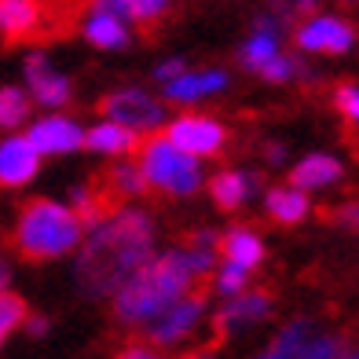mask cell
Listing matches in <instances>:
<instances>
[{
	"instance_id": "1",
	"label": "cell",
	"mask_w": 359,
	"mask_h": 359,
	"mask_svg": "<svg viewBox=\"0 0 359 359\" xmlns=\"http://www.w3.org/2000/svg\"><path fill=\"white\" fill-rule=\"evenodd\" d=\"M154 250L151 220L136 209H114L107 220L95 224L77 260V283L88 297L114 293Z\"/></svg>"
},
{
	"instance_id": "2",
	"label": "cell",
	"mask_w": 359,
	"mask_h": 359,
	"mask_svg": "<svg viewBox=\"0 0 359 359\" xmlns=\"http://www.w3.org/2000/svg\"><path fill=\"white\" fill-rule=\"evenodd\" d=\"M194 279H198V275L191 271L187 253H165L158 260L147 257L143 264L114 290L118 293L114 316L125 326H143V323H151L154 316L165 312L169 304H176L184 293H191Z\"/></svg>"
},
{
	"instance_id": "3",
	"label": "cell",
	"mask_w": 359,
	"mask_h": 359,
	"mask_svg": "<svg viewBox=\"0 0 359 359\" xmlns=\"http://www.w3.org/2000/svg\"><path fill=\"white\" fill-rule=\"evenodd\" d=\"M81 235H85V224L77 220L70 205H59L52 198H34L19 213V224L11 231V250L22 260L41 264V260L74 253L81 246Z\"/></svg>"
},
{
	"instance_id": "4",
	"label": "cell",
	"mask_w": 359,
	"mask_h": 359,
	"mask_svg": "<svg viewBox=\"0 0 359 359\" xmlns=\"http://www.w3.org/2000/svg\"><path fill=\"white\" fill-rule=\"evenodd\" d=\"M140 172L147 187H158L172 198H184V194H194L202 187L198 158L176 147L169 136H151L147 143H140Z\"/></svg>"
},
{
	"instance_id": "5",
	"label": "cell",
	"mask_w": 359,
	"mask_h": 359,
	"mask_svg": "<svg viewBox=\"0 0 359 359\" xmlns=\"http://www.w3.org/2000/svg\"><path fill=\"white\" fill-rule=\"evenodd\" d=\"M100 110H103V118L121 121L128 128H136V133H158V128L165 125V103L154 100V95H147V92H136V88L107 95L100 103Z\"/></svg>"
},
{
	"instance_id": "6",
	"label": "cell",
	"mask_w": 359,
	"mask_h": 359,
	"mask_svg": "<svg viewBox=\"0 0 359 359\" xmlns=\"http://www.w3.org/2000/svg\"><path fill=\"white\" fill-rule=\"evenodd\" d=\"M165 136H169L176 147H184L187 154L205 158V154H220V151H224L227 128H224L220 121H213V118H202V114H187V118L169 121Z\"/></svg>"
},
{
	"instance_id": "7",
	"label": "cell",
	"mask_w": 359,
	"mask_h": 359,
	"mask_svg": "<svg viewBox=\"0 0 359 359\" xmlns=\"http://www.w3.org/2000/svg\"><path fill=\"white\" fill-rule=\"evenodd\" d=\"M293 41H297V48H304V52L345 55L355 44V29L345 19H337V15H316V19H308L304 26H297Z\"/></svg>"
},
{
	"instance_id": "8",
	"label": "cell",
	"mask_w": 359,
	"mask_h": 359,
	"mask_svg": "<svg viewBox=\"0 0 359 359\" xmlns=\"http://www.w3.org/2000/svg\"><path fill=\"white\" fill-rule=\"evenodd\" d=\"M202 312H205V297H202V293H194V290L184 293L176 304H169L161 316L151 319V341H154V345H176V341H184L194 326H198Z\"/></svg>"
},
{
	"instance_id": "9",
	"label": "cell",
	"mask_w": 359,
	"mask_h": 359,
	"mask_svg": "<svg viewBox=\"0 0 359 359\" xmlns=\"http://www.w3.org/2000/svg\"><path fill=\"white\" fill-rule=\"evenodd\" d=\"M44 34V4L41 0H0V41L19 44Z\"/></svg>"
},
{
	"instance_id": "10",
	"label": "cell",
	"mask_w": 359,
	"mask_h": 359,
	"mask_svg": "<svg viewBox=\"0 0 359 359\" xmlns=\"http://www.w3.org/2000/svg\"><path fill=\"white\" fill-rule=\"evenodd\" d=\"M41 151L26 136H11L0 143V187H22L37 176Z\"/></svg>"
},
{
	"instance_id": "11",
	"label": "cell",
	"mask_w": 359,
	"mask_h": 359,
	"mask_svg": "<svg viewBox=\"0 0 359 359\" xmlns=\"http://www.w3.org/2000/svg\"><path fill=\"white\" fill-rule=\"evenodd\" d=\"M26 140L41 151V158L44 154H70L77 147H85V133H81V125H74L70 118H44L29 128Z\"/></svg>"
},
{
	"instance_id": "12",
	"label": "cell",
	"mask_w": 359,
	"mask_h": 359,
	"mask_svg": "<svg viewBox=\"0 0 359 359\" xmlns=\"http://www.w3.org/2000/svg\"><path fill=\"white\" fill-rule=\"evenodd\" d=\"M26 81H29V88H34V100L44 103V107H62L70 100V77L55 74L52 67H48L44 55L26 59Z\"/></svg>"
},
{
	"instance_id": "13",
	"label": "cell",
	"mask_w": 359,
	"mask_h": 359,
	"mask_svg": "<svg viewBox=\"0 0 359 359\" xmlns=\"http://www.w3.org/2000/svg\"><path fill=\"white\" fill-rule=\"evenodd\" d=\"M227 88V74L224 70H202V74H176L172 81H165V100L172 103H194L209 92Z\"/></svg>"
},
{
	"instance_id": "14",
	"label": "cell",
	"mask_w": 359,
	"mask_h": 359,
	"mask_svg": "<svg viewBox=\"0 0 359 359\" xmlns=\"http://www.w3.org/2000/svg\"><path fill=\"white\" fill-rule=\"evenodd\" d=\"M268 355H345L337 341L330 337H312L308 326H290V330L268 348Z\"/></svg>"
},
{
	"instance_id": "15",
	"label": "cell",
	"mask_w": 359,
	"mask_h": 359,
	"mask_svg": "<svg viewBox=\"0 0 359 359\" xmlns=\"http://www.w3.org/2000/svg\"><path fill=\"white\" fill-rule=\"evenodd\" d=\"M341 180V161L330 154H308L301 158L290 172V184L301 191H316V187H330Z\"/></svg>"
},
{
	"instance_id": "16",
	"label": "cell",
	"mask_w": 359,
	"mask_h": 359,
	"mask_svg": "<svg viewBox=\"0 0 359 359\" xmlns=\"http://www.w3.org/2000/svg\"><path fill=\"white\" fill-rule=\"evenodd\" d=\"M85 147H92V151H103V154H128L140 147V133L136 128H128L121 121H103L95 125L92 133H85Z\"/></svg>"
},
{
	"instance_id": "17",
	"label": "cell",
	"mask_w": 359,
	"mask_h": 359,
	"mask_svg": "<svg viewBox=\"0 0 359 359\" xmlns=\"http://www.w3.org/2000/svg\"><path fill=\"white\" fill-rule=\"evenodd\" d=\"M74 213H77V220L81 224H88V227H95L100 220H107L114 209H118V198H114V191L110 187H77L74 191Z\"/></svg>"
},
{
	"instance_id": "18",
	"label": "cell",
	"mask_w": 359,
	"mask_h": 359,
	"mask_svg": "<svg viewBox=\"0 0 359 359\" xmlns=\"http://www.w3.org/2000/svg\"><path fill=\"white\" fill-rule=\"evenodd\" d=\"M264 205H268V217L283 227H293L308 217V198L301 187H275V191H268Z\"/></svg>"
},
{
	"instance_id": "19",
	"label": "cell",
	"mask_w": 359,
	"mask_h": 359,
	"mask_svg": "<svg viewBox=\"0 0 359 359\" xmlns=\"http://www.w3.org/2000/svg\"><path fill=\"white\" fill-rule=\"evenodd\" d=\"M220 253L227 260H235V264H242V268H257L260 260H264V242L257 238L253 227H231L220 242Z\"/></svg>"
},
{
	"instance_id": "20",
	"label": "cell",
	"mask_w": 359,
	"mask_h": 359,
	"mask_svg": "<svg viewBox=\"0 0 359 359\" xmlns=\"http://www.w3.org/2000/svg\"><path fill=\"white\" fill-rule=\"evenodd\" d=\"M85 37L95 44V48H125L128 44V29H125V19L121 15H110V11H92L85 19Z\"/></svg>"
},
{
	"instance_id": "21",
	"label": "cell",
	"mask_w": 359,
	"mask_h": 359,
	"mask_svg": "<svg viewBox=\"0 0 359 359\" xmlns=\"http://www.w3.org/2000/svg\"><path fill=\"white\" fill-rule=\"evenodd\" d=\"M268 308H271V301L264 297V293H235L231 297V304L220 312V326H246V323H257V319H264L268 316Z\"/></svg>"
},
{
	"instance_id": "22",
	"label": "cell",
	"mask_w": 359,
	"mask_h": 359,
	"mask_svg": "<svg viewBox=\"0 0 359 359\" xmlns=\"http://www.w3.org/2000/svg\"><path fill=\"white\" fill-rule=\"evenodd\" d=\"M209 191H213V202L220 209H238L242 202H246V194H250V180L242 172H220Z\"/></svg>"
},
{
	"instance_id": "23",
	"label": "cell",
	"mask_w": 359,
	"mask_h": 359,
	"mask_svg": "<svg viewBox=\"0 0 359 359\" xmlns=\"http://www.w3.org/2000/svg\"><path fill=\"white\" fill-rule=\"evenodd\" d=\"M26 316H29V308H26V301L19 297V293L0 290V345L8 341L11 330H19V326L26 323Z\"/></svg>"
},
{
	"instance_id": "24",
	"label": "cell",
	"mask_w": 359,
	"mask_h": 359,
	"mask_svg": "<svg viewBox=\"0 0 359 359\" xmlns=\"http://www.w3.org/2000/svg\"><path fill=\"white\" fill-rule=\"evenodd\" d=\"M271 55H279V37L268 34V29H260V34H253L246 44H242V62L253 70H260Z\"/></svg>"
},
{
	"instance_id": "25",
	"label": "cell",
	"mask_w": 359,
	"mask_h": 359,
	"mask_svg": "<svg viewBox=\"0 0 359 359\" xmlns=\"http://www.w3.org/2000/svg\"><path fill=\"white\" fill-rule=\"evenodd\" d=\"M29 118V100L22 88H0V128H15Z\"/></svg>"
},
{
	"instance_id": "26",
	"label": "cell",
	"mask_w": 359,
	"mask_h": 359,
	"mask_svg": "<svg viewBox=\"0 0 359 359\" xmlns=\"http://www.w3.org/2000/svg\"><path fill=\"white\" fill-rule=\"evenodd\" d=\"M107 187L114 191V198H136V194H143L147 191V180H143V172L140 169H133V165H118L110 176H107Z\"/></svg>"
},
{
	"instance_id": "27",
	"label": "cell",
	"mask_w": 359,
	"mask_h": 359,
	"mask_svg": "<svg viewBox=\"0 0 359 359\" xmlns=\"http://www.w3.org/2000/svg\"><path fill=\"white\" fill-rule=\"evenodd\" d=\"M334 110H337L345 121L359 125V85H355V81H341V85H337V92H334Z\"/></svg>"
},
{
	"instance_id": "28",
	"label": "cell",
	"mask_w": 359,
	"mask_h": 359,
	"mask_svg": "<svg viewBox=\"0 0 359 359\" xmlns=\"http://www.w3.org/2000/svg\"><path fill=\"white\" fill-rule=\"evenodd\" d=\"M246 279H250V268H242V264H235V260H227L224 271L217 275V290L227 293V297H235V293L246 290Z\"/></svg>"
},
{
	"instance_id": "29",
	"label": "cell",
	"mask_w": 359,
	"mask_h": 359,
	"mask_svg": "<svg viewBox=\"0 0 359 359\" xmlns=\"http://www.w3.org/2000/svg\"><path fill=\"white\" fill-rule=\"evenodd\" d=\"M257 74L264 77V81H275V85H283V81H290L293 74H297V62L286 59V55H271V59H268Z\"/></svg>"
},
{
	"instance_id": "30",
	"label": "cell",
	"mask_w": 359,
	"mask_h": 359,
	"mask_svg": "<svg viewBox=\"0 0 359 359\" xmlns=\"http://www.w3.org/2000/svg\"><path fill=\"white\" fill-rule=\"evenodd\" d=\"M165 11H169V0H133L128 19L133 22H158Z\"/></svg>"
},
{
	"instance_id": "31",
	"label": "cell",
	"mask_w": 359,
	"mask_h": 359,
	"mask_svg": "<svg viewBox=\"0 0 359 359\" xmlns=\"http://www.w3.org/2000/svg\"><path fill=\"white\" fill-rule=\"evenodd\" d=\"M286 19H301V15H312L316 11V0H271Z\"/></svg>"
},
{
	"instance_id": "32",
	"label": "cell",
	"mask_w": 359,
	"mask_h": 359,
	"mask_svg": "<svg viewBox=\"0 0 359 359\" xmlns=\"http://www.w3.org/2000/svg\"><path fill=\"white\" fill-rule=\"evenodd\" d=\"M92 11H110V15H121L128 19V8H133V0H88Z\"/></svg>"
},
{
	"instance_id": "33",
	"label": "cell",
	"mask_w": 359,
	"mask_h": 359,
	"mask_svg": "<svg viewBox=\"0 0 359 359\" xmlns=\"http://www.w3.org/2000/svg\"><path fill=\"white\" fill-rule=\"evenodd\" d=\"M187 67H184V59H169V62H161V67L154 70V77L161 81V85H165V81H172L176 74H184Z\"/></svg>"
},
{
	"instance_id": "34",
	"label": "cell",
	"mask_w": 359,
	"mask_h": 359,
	"mask_svg": "<svg viewBox=\"0 0 359 359\" xmlns=\"http://www.w3.org/2000/svg\"><path fill=\"white\" fill-rule=\"evenodd\" d=\"M337 220L345 224V227H359V205H345V209L337 213Z\"/></svg>"
},
{
	"instance_id": "35",
	"label": "cell",
	"mask_w": 359,
	"mask_h": 359,
	"mask_svg": "<svg viewBox=\"0 0 359 359\" xmlns=\"http://www.w3.org/2000/svg\"><path fill=\"white\" fill-rule=\"evenodd\" d=\"M121 355H133V359H140V355H154V352L147 348V345H128V348H125Z\"/></svg>"
},
{
	"instance_id": "36",
	"label": "cell",
	"mask_w": 359,
	"mask_h": 359,
	"mask_svg": "<svg viewBox=\"0 0 359 359\" xmlns=\"http://www.w3.org/2000/svg\"><path fill=\"white\" fill-rule=\"evenodd\" d=\"M4 286H8V264L0 260V290H4Z\"/></svg>"
}]
</instances>
